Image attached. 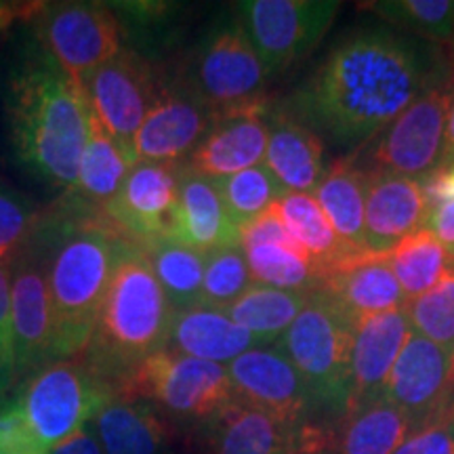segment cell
I'll return each instance as SVG.
<instances>
[{"label":"cell","instance_id":"6da1fadb","mask_svg":"<svg viewBox=\"0 0 454 454\" xmlns=\"http://www.w3.org/2000/svg\"><path fill=\"white\" fill-rule=\"evenodd\" d=\"M454 87V49L364 24L328 51L291 110L322 144L354 152L427 90Z\"/></svg>","mask_w":454,"mask_h":454},{"label":"cell","instance_id":"7a4b0ae2","mask_svg":"<svg viewBox=\"0 0 454 454\" xmlns=\"http://www.w3.org/2000/svg\"><path fill=\"white\" fill-rule=\"evenodd\" d=\"M7 118L20 162L47 184L70 190L89 141L90 110L82 90L41 47L11 76Z\"/></svg>","mask_w":454,"mask_h":454},{"label":"cell","instance_id":"3957f363","mask_svg":"<svg viewBox=\"0 0 454 454\" xmlns=\"http://www.w3.org/2000/svg\"><path fill=\"white\" fill-rule=\"evenodd\" d=\"M47 254V282L53 309V362L87 349L129 240L107 221L74 219L38 230Z\"/></svg>","mask_w":454,"mask_h":454},{"label":"cell","instance_id":"277c9868","mask_svg":"<svg viewBox=\"0 0 454 454\" xmlns=\"http://www.w3.org/2000/svg\"><path fill=\"white\" fill-rule=\"evenodd\" d=\"M173 316L150 259L133 244L112 278L82 362L118 387L145 357L167 348Z\"/></svg>","mask_w":454,"mask_h":454},{"label":"cell","instance_id":"5b68a950","mask_svg":"<svg viewBox=\"0 0 454 454\" xmlns=\"http://www.w3.org/2000/svg\"><path fill=\"white\" fill-rule=\"evenodd\" d=\"M351 340L354 320L326 293L314 291L305 309L276 343L305 381L314 411L340 419L348 414Z\"/></svg>","mask_w":454,"mask_h":454},{"label":"cell","instance_id":"8992f818","mask_svg":"<svg viewBox=\"0 0 454 454\" xmlns=\"http://www.w3.org/2000/svg\"><path fill=\"white\" fill-rule=\"evenodd\" d=\"M116 397L144 400L187 421H211L236 400L227 366L164 348L118 383Z\"/></svg>","mask_w":454,"mask_h":454},{"label":"cell","instance_id":"52a82bcc","mask_svg":"<svg viewBox=\"0 0 454 454\" xmlns=\"http://www.w3.org/2000/svg\"><path fill=\"white\" fill-rule=\"evenodd\" d=\"M116 397V387L104 381L82 360H57L27 379L17 404L27 423L51 450L70 438Z\"/></svg>","mask_w":454,"mask_h":454},{"label":"cell","instance_id":"ba28073f","mask_svg":"<svg viewBox=\"0 0 454 454\" xmlns=\"http://www.w3.org/2000/svg\"><path fill=\"white\" fill-rule=\"evenodd\" d=\"M38 47L84 93L99 67L121 53V24L106 4L53 3L34 17Z\"/></svg>","mask_w":454,"mask_h":454},{"label":"cell","instance_id":"9c48e42d","mask_svg":"<svg viewBox=\"0 0 454 454\" xmlns=\"http://www.w3.org/2000/svg\"><path fill=\"white\" fill-rule=\"evenodd\" d=\"M268 76L242 24L234 21L213 30L202 43L192 90L217 121L236 112L265 110Z\"/></svg>","mask_w":454,"mask_h":454},{"label":"cell","instance_id":"30bf717a","mask_svg":"<svg viewBox=\"0 0 454 454\" xmlns=\"http://www.w3.org/2000/svg\"><path fill=\"white\" fill-rule=\"evenodd\" d=\"M240 24L270 76L282 74L308 57L331 30L337 0H247Z\"/></svg>","mask_w":454,"mask_h":454},{"label":"cell","instance_id":"8fae6325","mask_svg":"<svg viewBox=\"0 0 454 454\" xmlns=\"http://www.w3.org/2000/svg\"><path fill=\"white\" fill-rule=\"evenodd\" d=\"M452 93L454 87H442L414 99L379 135L372 147L371 170L421 181L434 175L444 150Z\"/></svg>","mask_w":454,"mask_h":454},{"label":"cell","instance_id":"7c38bea8","mask_svg":"<svg viewBox=\"0 0 454 454\" xmlns=\"http://www.w3.org/2000/svg\"><path fill=\"white\" fill-rule=\"evenodd\" d=\"M179 167L137 162L121 192L101 208V217L135 247L145 248L167 238L175 240Z\"/></svg>","mask_w":454,"mask_h":454},{"label":"cell","instance_id":"4fadbf2b","mask_svg":"<svg viewBox=\"0 0 454 454\" xmlns=\"http://www.w3.org/2000/svg\"><path fill=\"white\" fill-rule=\"evenodd\" d=\"M41 230V227H38ZM11 320L17 379L53 362V309L41 234L11 261Z\"/></svg>","mask_w":454,"mask_h":454},{"label":"cell","instance_id":"5bb4252c","mask_svg":"<svg viewBox=\"0 0 454 454\" xmlns=\"http://www.w3.org/2000/svg\"><path fill=\"white\" fill-rule=\"evenodd\" d=\"M158 90L144 57L122 49L90 76L84 98L106 133L133 154L135 135L154 106Z\"/></svg>","mask_w":454,"mask_h":454},{"label":"cell","instance_id":"9a60e30c","mask_svg":"<svg viewBox=\"0 0 454 454\" xmlns=\"http://www.w3.org/2000/svg\"><path fill=\"white\" fill-rule=\"evenodd\" d=\"M236 400L299 429L314 411L309 391L293 362L276 345H257L227 364Z\"/></svg>","mask_w":454,"mask_h":454},{"label":"cell","instance_id":"2e32d148","mask_svg":"<svg viewBox=\"0 0 454 454\" xmlns=\"http://www.w3.org/2000/svg\"><path fill=\"white\" fill-rule=\"evenodd\" d=\"M383 395L421 427L454 402V351L412 331L391 368Z\"/></svg>","mask_w":454,"mask_h":454},{"label":"cell","instance_id":"e0dca14e","mask_svg":"<svg viewBox=\"0 0 454 454\" xmlns=\"http://www.w3.org/2000/svg\"><path fill=\"white\" fill-rule=\"evenodd\" d=\"M215 124L213 112L194 90L162 89L135 135V162L175 164L194 154Z\"/></svg>","mask_w":454,"mask_h":454},{"label":"cell","instance_id":"ac0fdd59","mask_svg":"<svg viewBox=\"0 0 454 454\" xmlns=\"http://www.w3.org/2000/svg\"><path fill=\"white\" fill-rule=\"evenodd\" d=\"M429 215L421 179L366 170L364 247L389 254L402 240L421 230Z\"/></svg>","mask_w":454,"mask_h":454},{"label":"cell","instance_id":"d6986e66","mask_svg":"<svg viewBox=\"0 0 454 454\" xmlns=\"http://www.w3.org/2000/svg\"><path fill=\"white\" fill-rule=\"evenodd\" d=\"M412 333L406 305L360 317L351 340V408L377 400L385 394L391 368Z\"/></svg>","mask_w":454,"mask_h":454},{"label":"cell","instance_id":"ffe728a7","mask_svg":"<svg viewBox=\"0 0 454 454\" xmlns=\"http://www.w3.org/2000/svg\"><path fill=\"white\" fill-rule=\"evenodd\" d=\"M268 110L236 112L221 116L198 144L185 167L200 177L219 181L265 160L270 129Z\"/></svg>","mask_w":454,"mask_h":454},{"label":"cell","instance_id":"44dd1931","mask_svg":"<svg viewBox=\"0 0 454 454\" xmlns=\"http://www.w3.org/2000/svg\"><path fill=\"white\" fill-rule=\"evenodd\" d=\"M317 291L326 293L354 320V325L360 317L406 305L387 254H349L326 271Z\"/></svg>","mask_w":454,"mask_h":454},{"label":"cell","instance_id":"7402d4cb","mask_svg":"<svg viewBox=\"0 0 454 454\" xmlns=\"http://www.w3.org/2000/svg\"><path fill=\"white\" fill-rule=\"evenodd\" d=\"M265 167L286 192L314 194L326 173L325 144L291 107L268 110Z\"/></svg>","mask_w":454,"mask_h":454},{"label":"cell","instance_id":"603a6c76","mask_svg":"<svg viewBox=\"0 0 454 454\" xmlns=\"http://www.w3.org/2000/svg\"><path fill=\"white\" fill-rule=\"evenodd\" d=\"M179 200L175 240L202 254L240 247V227L230 219L215 181L179 167Z\"/></svg>","mask_w":454,"mask_h":454},{"label":"cell","instance_id":"cb8c5ba5","mask_svg":"<svg viewBox=\"0 0 454 454\" xmlns=\"http://www.w3.org/2000/svg\"><path fill=\"white\" fill-rule=\"evenodd\" d=\"M259 340L236 325L225 311L196 305L175 311L168 333V349L227 366L244 351L257 348Z\"/></svg>","mask_w":454,"mask_h":454},{"label":"cell","instance_id":"d4e9b609","mask_svg":"<svg viewBox=\"0 0 454 454\" xmlns=\"http://www.w3.org/2000/svg\"><path fill=\"white\" fill-rule=\"evenodd\" d=\"M213 454H297V429L234 400L208 421Z\"/></svg>","mask_w":454,"mask_h":454},{"label":"cell","instance_id":"484cf974","mask_svg":"<svg viewBox=\"0 0 454 454\" xmlns=\"http://www.w3.org/2000/svg\"><path fill=\"white\" fill-rule=\"evenodd\" d=\"M414 429L412 419L381 395L340 419L333 431L331 454H395Z\"/></svg>","mask_w":454,"mask_h":454},{"label":"cell","instance_id":"4316f807","mask_svg":"<svg viewBox=\"0 0 454 454\" xmlns=\"http://www.w3.org/2000/svg\"><path fill=\"white\" fill-rule=\"evenodd\" d=\"M93 423L104 454H162L167 448L168 425L144 400L114 397Z\"/></svg>","mask_w":454,"mask_h":454},{"label":"cell","instance_id":"83f0119b","mask_svg":"<svg viewBox=\"0 0 454 454\" xmlns=\"http://www.w3.org/2000/svg\"><path fill=\"white\" fill-rule=\"evenodd\" d=\"M133 154H129L121 144H116L98 118L90 114L89 141L81 158V167L74 185L67 190L76 202L104 208L121 192L129 173L135 167Z\"/></svg>","mask_w":454,"mask_h":454},{"label":"cell","instance_id":"f1b7e54d","mask_svg":"<svg viewBox=\"0 0 454 454\" xmlns=\"http://www.w3.org/2000/svg\"><path fill=\"white\" fill-rule=\"evenodd\" d=\"M311 196L345 247L368 253L364 247L366 170L354 167L349 160H334Z\"/></svg>","mask_w":454,"mask_h":454},{"label":"cell","instance_id":"f546056e","mask_svg":"<svg viewBox=\"0 0 454 454\" xmlns=\"http://www.w3.org/2000/svg\"><path fill=\"white\" fill-rule=\"evenodd\" d=\"M274 211L282 219L293 240L314 261L317 274H320V282L326 271L334 268L339 261L357 253L345 247V242L334 234L325 211H322L320 204L316 202V198L311 194L286 192L274 204Z\"/></svg>","mask_w":454,"mask_h":454},{"label":"cell","instance_id":"4dcf8cb0","mask_svg":"<svg viewBox=\"0 0 454 454\" xmlns=\"http://www.w3.org/2000/svg\"><path fill=\"white\" fill-rule=\"evenodd\" d=\"M311 293L280 291V288L253 284L236 303L225 309V314L248 331L259 345L278 343L284 333L291 328L297 316L309 303Z\"/></svg>","mask_w":454,"mask_h":454},{"label":"cell","instance_id":"1f68e13d","mask_svg":"<svg viewBox=\"0 0 454 454\" xmlns=\"http://www.w3.org/2000/svg\"><path fill=\"white\" fill-rule=\"evenodd\" d=\"M152 270L175 311L202 305V280L207 254L167 238L144 248Z\"/></svg>","mask_w":454,"mask_h":454},{"label":"cell","instance_id":"d6a6232c","mask_svg":"<svg viewBox=\"0 0 454 454\" xmlns=\"http://www.w3.org/2000/svg\"><path fill=\"white\" fill-rule=\"evenodd\" d=\"M387 259L406 301L431 291L452 265L446 248L427 227H421L402 240L387 254Z\"/></svg>","mask_w":454,"mask_h":454},{"label":"cell","instance_id":"836d02e7","mask_svg":"<svg viewBox=\"0 0 454 454\" xmlns=\"http://www.w3.org/2000/svg\"><path fill=\"white\" fill-rule=\"evenodd\" d=\"M242 251L254 284L294 293H314L320 286V274L303 248L251 244Z\"/></svg>","mask_w":454,"mask_h":454},{"label":"cell","instance_id":"e575fe53","mask_svg":"<svg viewBox=\"0 0 454 454\" xmlns=\"http://www.w3.org/2000/svg\"><path fill=\"white\" fill-rule=\"evenodd\" d=\"M366 7L395 30L454 49V0H379Z\"/></svg>","mask_w":454,"mask_h":454},{"label":"cell","instance_id":"d590c367","mask_svg":"<svg viewBox=\"0 0 454 454\" xmlns=\"http://www.w3.org/2000/svg\"><path fill=\"white\" fill-rule=\"evenodd\" d=\"M221 200L230 219L240 227L251 223L253 219L268 213L286 190L278 184L271 170L265 164H257L231 177L215 181Z\"/></svg>","mask_w":454,"mask_h":454},{"label":"cell","instance_id":"8d00e7d4","mask_svg":"<svg viewBox=\"0 0 454 454\" xmlns=\"http://www.w3.org/2000/svg\"><path fill=\"white\" fill-rule=\"evenodd\" d=\"M406 314L414 333L454 351V265L431 291L406 301Z\"/></svg>","mask_w":454,"mask_h":454},{"label":"cell","instance_id":"74e56055","mask_svg":"<svg viewBox=\"0 0 454 454\" xmlns=\"http://www.w3.org/2000/svg\"><path fill=\"white\" fill-rule=\"evenodd\" d=\"M242 247L221 248L207 254V268L202 280V305L225 311L253 286Z\"/></svg>","mask_w":454,"mask_h":454},{"label":"cell","instance_id":"f35d334b","mask_svg":"<svg viewBox=\"0 0 454 454\" xmlns=\"http://www.w3.org/2000/svg\"><path fill=\"white\" fill-rule=\"evenodd\" d=\"M41 227L30 202L0 185V261H13Z\"/></svg>","mask_w":454,"mask_h":454},{"label":"cell","instance_id":"ab89813d","mask_svg":"<svg viewBox=\"0 0 454 454\" xmlns=\"http://www.w3.org/2000/svg\"><path fill=\"white\" fill-rule=\"evenodd\" d=\"M53 450L38 438L27 423L17 400L0 408V454H51Z\"/></svg>","mask_w":454,"mask_h":454},{"label":"cell","instance_id":"60d3db41","mask_svg":"<svg viewBox=\"0 0 454 454\" xmlns=\"http://www.w3.org/2000/svg\"><path fill=\"white\" fill-rule=\"evenodd\" d=\"M395 454H454V402L414 429Z\"/></svg>","mask_w":454,"mask_h":454},{"label":"cell","instance_id":"b9f144b4","mask_svg":"<svg viewBox=\"0 0 454 454\" xmlns=\"http://www.w3.org/2000/svg\"><path fill=\"white\" fill-rule=\"evenodd\" d=\"M17 381L13 320H11V261H0V397Z\"/></svg>","mask_w":454,"mask_h":454},{"label":"cell","instance_id":"7bdbcfd3","mask_svg":"<svg viewBox=\"0 0 454 454\" xmlns=\"http://www.w3.org/2000/svg\"><path fill=\"white\" fill-rule=\"evenodd\" d=\"M425 225L442 242V247L448 253V259L454 265V202H444L431 208Z\"/></svg>","mask_w":454,"mask_h":454},{"label":"cell","instance_id":"ee69618b","mask_svg":"<svg viewBox=\"0 0 454 454\" xmlns=\"http://www.w3.org/2000/svg\"><path fill=\"white\" fill-rule=\"evenodd\" d=\"M423 187L425 196H427L429 211L434 207H438V204L454 202V162L438 168L427 179H423Z\"/></svg>","mask_w":454,"mask_h":454},{"label":"cell","instance_id":"f6af8a7d","mask_svg":"<svg viewBox=\"0 0 454 454\" xmlns=\"http://www.w3.org/2000/svg\"><path fill=\"white\" fill-rule=\"evenodd\" d=\"M51 454H104V448H101L98 431L89 423L61 444H57Z\"/></svg>","mask_w":454,"mask_h":454},{"label":"cell","instance_id":"bcb514c9","mask_svg":"<svg viewBox=\"0 0 454 454\" xmlns=\"http://www.w3.org/2000/svg\"><path fill=\"white\" fill-rule=\"evenodd\" d=\"M454 162V93H452V104L448 110V121H446V137H444V150H442V160L440 168L448 167Z\"/></svg>","mask_w":454,"mask_h":454},{"label":"cell","instance_id":"7dc6e473","mask_svg":"<svg viewBox=\"0 0 454 454\" xmlns=\"http://www.w3.org/2000/svg\"><path fill=\"white\" fill-rule=\"evenodd\" d=\"M17 13H21V9H17L15 4H3L0 3V32L7 27L11 21L15 20Z\"/></svg>","mask_w":454,"mask_h":454}]
</instances>
